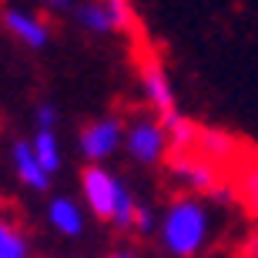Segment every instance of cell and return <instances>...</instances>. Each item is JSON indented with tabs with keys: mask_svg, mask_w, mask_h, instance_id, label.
<instances>
[{
	"mask_svg": "<svg viewBox=\"0 0 258 258\" xmlns=\"http://www.w3.org/2000/svg\"><path fill=\"white\" fill-rule=\"evenodd\" d=\"M161 245L171 255L178 258H191L205 248V241H208V231H211V218L205 205L191 195H184V198H174L168 205L161 218Z\"/></svg>",
	"mask_w": 258,
	"mask_h": 258,
	"instance_id": "6da1fadb",
	"label": "cell"
},
{
	"mask_svg": "<svg viewBox=\"0 0 258 258\" xmlns=\"http://www.w3.org/2000/svg\"><path fill=\"white\" fill-rule=\"evenodd\" d=\"M124 181L111 174L107 168L101 164H87L84 171H81V195H84L87 208L94 211L101 221H114V211H117V201L124 195Z\"/></svg>",
	"mask_w": 258,
	"mask_h": 258,
	"instance_id": "7a4b0ae2",
	"label": "cell"
},
{
	"mask_svg": "<svg viewBox=\"0 0 258 258\" xmlns=\"http://www.w3.org/2000/svg\"><path fill=\"white\" fill-rule=\"evenodd\" d=\"M124 144L134 161L154 164L164 154V148H168V131H164L161 117H138V121H131V127L124 134Z\"/></svg>",
	"mask_w": 258,
	"mask_h": 258,
	"instance_id": "3957f363",
	"label": "cell"
},
{
	"mask_svg": "<svg viewBox=\"0 0 258 258\" xmlns=\"http://www.w3.org/2000/svg\"><path fill=\"white\" fill-rule=\"evenodd\" d=\"M124 124L117 121V117H97L94 124H87L84 131H81V154H84L91 164H101L104 158H111V154L124 144Z\"/></svg>",
	"mask_w": 258,
	"mask_h": 258,
	"instance_id": "277c9868",
	"label": "cell"
},
{
	"mask_svg": "<svg viewBox=\"0 0 258 258\" xmlns=\"http://www.w3.org/2000/svg\"><path fill=\"white\" fill-rule=\"evenodd\" d=\"M171 174L188 188V191H215L221 184L215 164L205 158V154H174L171 161Z\"/></svg>",
	"mask_w": 258,
	"mask_h": 258,
	"instance_id": "5b68a950",
	"label": "cell"
},
{
	"mask_svg": "<svg viewBox=\"0 0 258 258\" xmlns=\"http://www.w3.org/2000/svg\"><path fill=\"white\" fill-rule=\"evenodd\" d=\"M4 27H7L20 44H27V47H34V50L50 44L47 24L40 17H34V14H27V10H20V7H4Z\"/></svg>",
	"mask_w": 258,
	"mask_h": 258,
	"instance_id": "8992f818",
	"label": "cell"
},
{
	"mask_svg": "<svg viewBox=\"0 0 258 258\" xmlns=\"http://www.w3.org/2000/svg\"><path fill=\"white\" fill-rule=\"evenodd\" d=\"M141 84L144 94H148V104L158 111V114H174V87L164 74V67L158 60H144L141 64Z\"/></svg>",
	"mask_w": 258,
	"mask_h": 258,
	"instance_id": "52a82bcc",
	"label": "cell"
},
{
	"mask_svg": "<svg viewBox=\"0 0 258 258\" xmlns=\"http://www.w3.org/2000/svg\"><path fill=\"white\" fill-rule=\"evenodd\" d=\"M14 168L20 184H27L30 191H50V171L37 161L34 141H14Z\"/></svg>",
	"mask_w": 258,
	"mask_h": 258,
	"instance_id": "ba28073f",
	"label": "cell"
},
{
	"mask_svg": "<svg viewBox=\"0 0 258 258\" xmlns=\"http://www.w3.org/2000/svg\"><path fill=\"white\" fill-rule=\"evenodd\" d=\"M47 221L60 231V235H67V238H77V235L84 231L81 205H77L74 198H64V195H57V198L47 201Z\"/></svg>",
	"mask_w": 258,
	"mask_h": 258,
	"instance_id": "9c48e42d",
	"label": "cell"
},
{
	"mask_svg": "<svg viewBox=\"0 0 258 258\" xmlns=\"http://www.w3.org/2000/svg\"><path fill=\"white\" fill-rule=\"evenodd\" d=\"M164 131H168V148H171L174 154H191L195 148H198V138H201V127L195 124L191 117L184 114H164L161 117Z\"/></svg>",
	"mask_w": 258,
	"mask_h": 258,
	"instance_id": "30bf717a",
	"label": "cell"
},
{
	"mask_svg": "<svg viewBox=\"0 0 258 258\" xmlns=\"http://www.w3.org/2000/svg\"><path fill=\"white\" fill-rule=\"evenodd\" d=\"M74 20L84 30H91V34H111V30H117L107 0H81L74 7Z\"/></svg>",
	"mask_w": 258,
	"mask_h": 258,
	"instance_id": "8fae6325",
	"label": "cell"
},
{
	"mask_svg": "<svg viewBox=\"0 0 258 258\" xmlns=\"http://www.w3.org/2000/svg\"><path fill=\"white\" fill-rule=\"evenodd\" d=\"M198 151L205 154L208 161H228L231 154L238 151V141H235V134L221 131V127H201Z\"/></svg>",
	"mask_w": 258,
	"mask_h": 258,
	"instance_id": "7c38bea8",
	"label": "cell"
},
{
	"mask_svg": "<svg viewBox=\"0 0 258 258\" xmlns=\"http://www.w3.org/2000/svg\"><path fill=\"white\" fill-rule=\"evenodd\" d=\"M34 154H37V161L54 174L60 168V141H57V134L54 131H37L34 134Z\"/></svg>",
	"mask_w": 258,
	"mask_h": 258,
	"instance_id": "4fadbf2b",
	"label": "cell"
},
{
	"mask_svg": "<svg viewBox=\"0 0 258 258\" xmlns=\"http://www.w3.org/2000/svg\"><path fill=\"white\" fill-rule=\"evenodd\" d=\"M0 258H27V238L14 221H0Z\"/></svg>",
	"mask_w": 258,
	"mask_h": 258,
	"instance_id": "5bb4252c",
	"label": "cell"
},
{
	"mask_svg": "<svg viewBox=\"0 0 258 258\" xmlns=\"http://www.w3.org/2000/svg\"><path fill=\"white\" fill-rule=\"evenodd\" d=\"M238 191H241V198L248 201V208L258 215V164H248V168L241 171Z\"/></svg>",
	"mask_w": 258,
	"mask_h": 258,
	"instance_id": "9a60e30c",
	"label": "cell"
},
{
	"mask_svg": "<svg viewBox=\"0 0 258 258\" xmlns=\"http://www.w3.org/2000/svg\"><path fill=\"white\" fill-rule=\"evenodd\" d=\"M111 7V17H114V27L117 30H131L134 27V7L131 0H107Z\"/></svg>",
	"mask_w": 258,
	"mask_h": 258,
	"instance_id": "2e32d148",
	"label": "cell"
},
{
	"mask_svg": "<svg viewBox=\"0 0 258 258\" xmlns=\"http://www.w3.org/2000/svg\"><path fill=\"white\" fill-rule=\"evenodd\" d=\"M54 124H57V107L44 101L37 107V131H54Z\"/></svg>",
	"mask_w": 258,
	"mask_h": 258,
	"instance_id": "e0dca14e",
	"label": "cell"
},
{
	"mask_svg": "<svg viewBox=\"0 0 258 258\" xmlns=\"http://www.w3.org/2000/svg\"><path fill=\"white\" fill-rule=\"evenodd\" d=\"M134 231H141V235H151L154 231V211L148 205H138V215H134Z\"/></svg>",
	"mask_w": 258,
	"mask_h": 258,
	"instance_id": "ac0fdd59",
	"label": "cell"
},
{
	"mask_svg": "<svg viewBox=\"0 0 258 258\" xmlns=\"http://www.w3.org/2000/svg\"><path fill=\"white\" fill-rule=\"evenodd\" d=\"M211 198L218 201V205H228V201L235 198V191H231L228 184H218V188H215V191H211Z\"/></svg>",
	"mask_w": 258,
	"mask_h": 258,
	"instance_id": "d6986e66",
	"label": "cell"
},
{
	"mask_svg": "<svg viewBox=\"0 0 258 258\" xmlns=\"http://www.w3.org/2000/svg\"><path fill=\"white\" fill-rule=\"evenodd\" d=\"M245 258H258V231L245 241Z\"/></svg>",
	"mask_w": 258,
	"mask_h": 258,
	"instance_id": "ffe728a7",
	"label": "cell"
},
{
	"mask_svg": "<svg viewBox=\"0 0 258 258\" xmlns=\"http://www.w3.org/2000/svg\"><path fill=\"white\" fill-rule=\"evenodd\" d=\"M40 4H47V7H54V10H67L71 7V0H40Z\"/></svg>",
	"mask_w": 258,
	"mask_h": 258,
	"instance_id": "44dd1931",
	"label": "cell"
},
{
	"mask_svg": "<svg viewBox=\"0 0 258 258\" xmlns=\"http://www.w3.org/2000/svg\"><path fill=\"white\" fill-rule=\"evenodd\" d=\"M107 258H138L134 251H114V255H107Z\"/></svg>",
	"mask_w": 258,
	"mask_h": 258,
	"instance_id": "7402d4cb",
	"label": "cell"
}]
</instances>
